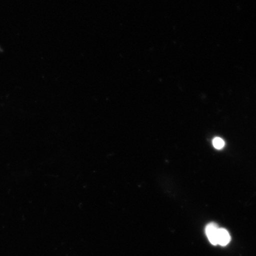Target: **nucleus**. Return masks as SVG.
<instances>
[{
  "label": "nucleus",
  "mask_w": 256,
  "mask_h": 256,
  "mask_svg": "<svg viewBox=\"0 0 256 256\" xmlns=\"http://www.w3.org/2000/svg\"><path fill=\"white\" fill-rule=\"evenodd\" d=\"M213 146L217 150H222L225 146L224 140L220 137H216L213 140Z\"/></svg>",
  "instance_id": "obj_3"
},
{
  "label": "nucleus",
  "mask_w": 256,
  "mask_h": 256,
  "mask_svg": "<svg viewBox=\"0 0 256 256\" xmlns=\"http://www.w3.org/2000/svg\"><path fill=\"white\" fill-rule=\"evenodd\" d=\"M230 240L231 238L228 232L225 229L219 228L217 236L218 244L226 246L230 242Z\"/></svg>",
  "instance_id": "obj_2"
},
{
  "label": "nucleus",
  "mask_w": 256,
  "mask_h": 256,
  "mask_svg": "<svg viewBox=\"0 0 256 256\" xmlns=\"http://www.w3.org/2000/svg\"><path fill=\"white\" fill-rule=\"evenodd\" d=\"M218 226L215 223H210L206 227V234L211 244H218L217 236L218 232Z\"/></svg>",
  "instance_id": "obj_1"
}]
</instances>
